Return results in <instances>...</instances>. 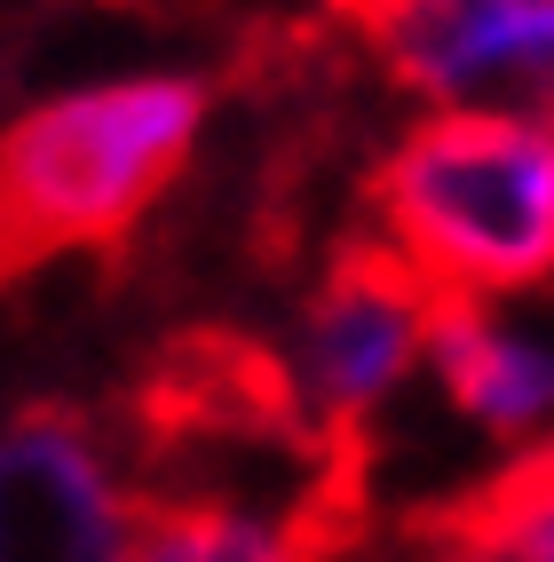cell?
Segmentation results:
<instances>
[{"label": "cell", "mask_w": 554, "mask_h": 562, "mask_svg": "<svg viewBox=\"0 0 554 562\" xmlns=\"http://www.w3.org/2000/svg\"><path fill=\"white\" fill-rule=\"evenodd\" d=\"M214 88L182 64L71 80L0 120V278L127 246L191 175Z\"/></svg>", "instance_id": "obj_1"}, {"label": "cell", "mask_w": 554, "mask_h": 562, "mask_svg": "<svg viewBox=\"0 0 554 562\" xmlns=\"http://www.w3.org/2000/svg\"><path fill=\"white\" fill-rule=\"evenodd\" d=\"M436 302L554 293V127L412 111L364 167V231Z\"/></svg>", "instance_id": "obj_2"}, {"label": "cell", "mask_w": 554, "mask_h": 562, "mask_svg": "<svg viewBox=\"0 0 554 562\" xmlns=\"http://www.w3.org/2000/svg\"><path fill=\"white\" fill-rule=\"evenodd\" d=\"M428 325H436V293L404 261H388L373 238L341 246L293 302L262 364L278 412L317 452L357 460L404 412V396H420Z\"/></svg>", "instance_id": "obj_3"}, {"label": "cell", "mask_w": 554, "mask_h": 562, "mask_svg": "<svg viewBox=\"0 0 554 562\" xmlns=\"http://www.w3.org/2000/svg\"><path fill=\"white\" fill-rule=\"evenodd\" d=\"M349 24L412 111L554 127V0H373Z\"/></svg>", "instance_id": "obj_4"}, {"label": "cell", "mask_w": 554, "mask_h": 562, "mask_svg": "<svg viewBox=\"0 0 554 562\" xmlns=\"http://www.w3.org/2000/svg\"><path fill=\"white\" fill-rule=\"evenodd\" d=\"M143 522V452L95 412L41 396L0 420V562H127Z\"/></svg>", "instance_id": "obj_5"}, {"label": "cell", "mask_w": 554, "mask_h": 562, "mask_svg": "<svg viewBox=\"0 0 554 562\" xmlns=\"http://www.w3.org/2000/svg\"><path fill=\"white\" fill-rule=\"evenodd\" d=\"M420 389L467 443L523 468L554 443V310L539 302H436Z\"/></svg>", "instance_id": "obj_6"}, {"label": "cell", "mask_w": 554, "mask_h": 562, "mask_svg": "<svg viewBox=\"0 0 554 562\" xmlns=\"http://www.w3.org/2000/svg\"><path fill=\"white\" fill-rule=\"evenodd\" d=\"M332 492L143 475V522L127 562H325Z\"/></svg>", "instance_id": "obj_7"}, {"label": "cell", "mask_w": 554, "mask_h": 562, "mask_svg": "<svg viewBox=\"0 0 554 562\" xmlns=\"http://www.w3.org/2000/svg\"><path fill=\"white\" fill-rule=\"evenodd\" d=\"M443 562H554V443L523 468H499L452 515Z\"/></svg>", "instance_id": "obj_8"}, {"label": "cell", "mask_w": 554, "mask_h": 562, "mask_svg": "<svg viewBox=\"0 0 554 562\" xmlns=\"http://www.w3.org/2000/svg\"><path fill=\"white\" fill-rule=\"evenodd\" d=\"M332 9H341V16H357V9H373V0H332Z\"/></svg>", "instance_id": "obj_9"}]
</instances>
